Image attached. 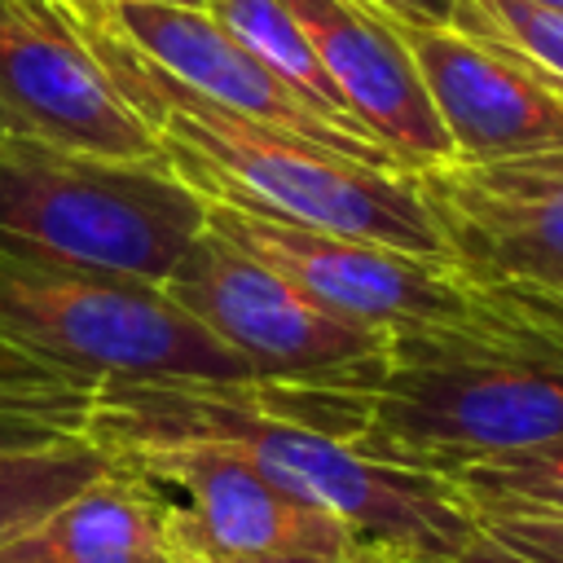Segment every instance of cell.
Segmentation results:
<instances>
[{
    "label": "cell",
    "mask_w": 563,
    "mask_h": 563,
    "mask_svg": "<svg viewBox=\"0 0 563 563\" xmlns=\"http://www.w3.org/2000/svg\"><path fill=\"white\" fill-rule=\"evenodd\" d=\"M273 413L427 475L563 435V299L537 290L501 321L391 334L356 378L251 383Z\"/></svg>",
    "instance_id": "cell-1"
},
{
    "label": "cell",
    "mask_w": 563,
    "mask_h": 563,
    "mask_svg": "<svg viewBox=\"0 0 563 563\" xmlns=\"http://www.w3.org/2000/svg\"><path fill=\"white\" fill-rule=\"evenodd\" d=\"M84 435L101 449L136 440L229 449L282 493L352 528L374 563H462L484 537L453 479L374 462L308 422L273 413L255 400L251 383L101 378Z\"/></svg>",
    "instance_id": "cell-2"
},
{
    "label": "cell",
    "mask_w": 563,
    "mask_h": 563,
    "mask_svg": "<svg viewBox=\"0 0 563 563\" xmlns=\"http://www.w3.org/2000/svg\"><path fill=\"white\" fill-rule=\"evenodd\" d=\"M207 229V198L158 158H114L40 136H0V242L167 282Z\"/></svg>",
    "instance_id": "cell-3"
},
{
    "label": "cell",
    "mask_w": 563,
    "mask_h": 563,
    "mask_svg": "<svg viewBox=\"0 0 563 563\" xmlns=\"http://www.w3.org/2000/svg\"><path fill=\"white\" fill-rule=\"evenodd\" d=\"M0 339L92 383H255V369L163 282L66 264L13 242H0Z\"/></svg>",
    "instance_id": "cell-4"
},
{
    "label": "cell",
    "mask_w": 563,
    "mask_h": 563,
    "mask_svg": "<svg viewBox=\"0 0 563 563\" xmlns=\"http://www.w3.org/2000/svg\"><path fill=\"white\" fill-rule=\"evenodd\" d=\"M207 224L290 277L321 308L383 334L488 325L537 295V286L501 282L457 260H431L365 238L321 233L229 198H207Z\"/></svg>",
    "instance_id": "cell-5"
},
{
    "label": "cell",
    "mask_w": 563,
    "mask_h": 563,
    "mask_svg": "<svg viewBox=\"0 0 563 563\" xmlns=\"http://www.w3.org/2000/svg\"><path fill=\"white\" fill-rule=\"evenodd\" d=\"M163 290L224 347H233L255 369V383L356 378L383 361L391 339L321 308L290 277L211 224L180 255Z\"/></svg>",
    "instance_id": "cell-6"
},
{
    "label": "cell",
    "mask_w": 563,
    "mask_h": 563,
    "mask_svg": "<svg viewBox=\"0 0 563 563\" xmlns=\"http://www.w3.org/2000/svg\"><path fill=\"white\" fill-rule=\"evenodd\" d=\"M110 453L163 493L176 559L216 563L273 550H312L334 563H374L352 528L282 493L229 449L198 440H136Z\"/></svg>",
    "instance_id": "cell-7"
},
{
    "label": "cell",
    "mask_w": 563,
    "mask_h": 563,
    "mask_svg": "<svg viewBox=\"0 0 563 563\" xmlns=\"http://www.w3.org/2000/svg\"><path fill=\"white\" fill-rule=\"evenodd\" d=\"M158 158V132L75 35L62 0H0V136Z\"/></svg>",
    "instance_id": "cell-8"
},
{
    "label": "cell",
    "mask_w": 563,
    "mask_h": 563,
    "mask_svg": "<svg viewBox=\"0 0 563 563\" xmlns=\"http://www.w3.org/2000/svg\"><path fill=\"white\" fill-rule=\"evenodd\" d=\"M418 189L457 264L563 299V150L427 167Z\"/></svg>",
    "instance_id": "cell-9"
},
{
    "label": "cell",
    "mask_w": 563,
    "mask_h": 563,
    "mask_svg": "<svg viewBox=\"0 0 563 563\" xmlns=\"http://www.w3.org/2000/svg\"><path fill=\"white\" fill-rule=\"evenodd\" d=\"M114 31L163 75H172L180 88L198 92L202 101L233 110L251 123H264L273 132L303 136L312 145L352 154L361 163L409 172L391 150L356 141L339 132L330 119H321L286 79H277L211 9H176V4H114Z\"/></svg>",
    "instance_id": "cell-10"
},
{
    "label": "cell",
    "mask_w": 563,
    "mask_h": 563,
    "mask_svg": "<svg viewBox=\"0 0 563 563\" xmlns=\"http://www.w3.org/2000/svg\"><path fill=\"white\" fill-rule=\"evenodd\" d=\"M391 26L427 84L457 163H501L563 150V92L537 70L462 35L457 26L400 18H391Z\"/></svg>",
    "instance_id": "cell-11"
},
{
    "label": "cell",
    "mask_w": 563,
    "mask_h": 563,
    "mask_svg": "<svg viewBox=\"0 0 563 563\" xmlns=\"http://www.w3.org/2000/svg\"><path fill=\"white\" fill-rule=\"evenodd\" d=\"M347 110L409 167L457 163L453 141L427 97V84L396 35L391 18L369 0H282Z\"/></svg>",
    "instance_id": "cell-12"
},
{
    "label": "cell",
    "mask_w": 563,
    "mask_h": 563,
    "mask_svg": "<svg viewBox=\"0 0 563 563\" xmlns=\"http://www.w3.org/2000/svg\"><path fill=\"white\" fill-rule=\"evenodd\" d=\"M0 563H176L163 493L114 462L101 479L0 541Z\"/></svg>",
    "instance_id": "cell-13"
},
{
    "label": "cell",
    "mask_w": 563,
    "mask_h": 563,
    "mask_svg": "<svg viewBox=\"0 0 563 563\" xmlns=\"http://www.w3.org/2000/svg\"><path fill=\"white\" fill-rule=\"evenodd\" d=\"M277 79H286L321 119H330L339 132L356 136V141H369V145H383L352 110L347 101L339 97V88L330 84L317 48L308 44V35L299 31V22L290 18V9L282 0H211L207 4ZM387 150V145H383Z\"/></svg>",
    "instance_id": "cell-14"
},
{
    "label": "cell",
    "mask_w": 563,
    "mask_h": 563,
    "mask_svg": "<svg viewBox=\"0 0 563 563\" xmlns=\"http://www.w3.org/2000/svg\"><path fill=\"white\" fill-rule=\"evenodd\" d=\"M114 471V453L88 435L40 449H0V541Z\"/></svg>",
    "instance_id": "cell-15"
},
{
    "label": "cell",
    "mask_w": 563,
    "mask_h": 563,
    "mask_svg": "<svg viewBox=\"0 0 563 563\" xmlns=\"http://www.w3.org/2000/svg\"><path fill=\"white\" fill-rule=\"evenodd\" d=\"M475 515H563V435L449 475Z\"/></svg>",
    "instance_id": "cell-16"
},
{
    "label": "cell",
    "mask_w": 563,
    "mask_h": 563,
    "mask_svg": "<svg viewBox=\"0 0 563 563\" xmlns=\"http://www.w3.org/2000/svg\"><path fill=\"white\" fill-rule=\"evenodd\" d=\"M462 35L523 62L563 92V13L528 0H457L453 22Z\"/></svg>",
    "instance_id": "cell-17"
},
{
    "label": "cell",
    "mask_w": 563,
    "mask_h": 563,
    "mask_svg": "<svg viewBox=\"0 0 563 563\" xmlns=\"http://www.w3.org/2000/svg\"><path fill=\"white\" fill-rule=\"evenodd\" d=\"M92 396H97V387L0 396V449H40V444L84 435Z\"/></svg>",
    "instance_id": "cell-18"
},
{
    "label": "cell",
    "mask_w": 563,
    "mask_h": 563,
    "mask_svg": "<svg viewBox=\"0 0 563 563\" xmlns=\"http://www.w3.org/2000/svg\"><path fill=\"white\" fill-rule=\"evenodd\" d=\"M479 528L523 563H563V515H475Z\"/></svg>",
    "instance_id": "cell-19"
},
{
    "label": "cell",
    "mask_w": 563,
    "mask_h": 563,
    "mask_svg": "<svg viewBox=\"0 0 563 563\" xmlns=\"http://www.w3.org/2000/svg\"><path fill=\"white\" fill-rule=\"evenodd\" d=\"M70 387H97V383L66 374V369L13 347L9 339H0V396H40V391H70Z\"/></svg>",
    "instance_id": "cell-20"
},
{
    "label": "cell",
    "mask_w": 563,
    "mask_h": 563,
    "mask_svg": "<svg viewBox=\"0 0 563 563\" xmlns=\"http://www.w3.org/2000/svg\"><path fill=\"white\" fill-rule=\"evenodd\" d=\"M383 13L400 18V22H422V26H449L457 0H369Z\"/></svg>",
    "instance_id": "cell-21"
},
{
    "label": "cell",
    "mask_w": 563,
    "mask_h": 563,
    "mask_svg": "<svg viewBox=\"0 0 563 563\" xmlns=\"http://www.w3.org/2000/svg\"><path fill=\"white\" fill-rule=\"evenodd\" d=\"M194 563H211V559H194ZM216 563H334L325 554L312 550H273V554H246V559H216Z\"/></svg>",
    "instance_id": "cell-22"
},
{
    "label": "cell",
    "mask_w": 563,
    "mask_h": 563,
    "mask_svg": "<svg viewBox=\"0 0 563 563\" xmlns=\"http://www.w3.org/2000/svg\"><path fill=\"white\" fill-rule=\"evenodd\" d=\"M462 563H523V559H515L510 550H501V545H497V541L484 532V537H479V545H475V550H471Z\"/></svg>",
    "instance_id": "cell-23"
},
{
    "label": "cell",
    "mask_w": 563,
    "mask_h": 563,
    "mask_svg": "<svg viewBox=\"0 0 563 563\" xmlns=\"http://www.w3.org/2000/svg\"><path fill=\"white\" fill-rule=\"evenodd\" d=\"M88 9H92V18H97V26H101V31H110V26H114V0H88Z\"/></svg>",
    "instance_id": "cell-24"
},
{
    "label": "cell",
    "mask_w": 563,
    "mask_h": 563,
    "mask_svg": "<svg viewBox=\"0 0 563 563\" xmlns=\"http://www.w3.org/2000/svg\"><path fill=\"white\" fill-rule=\"evenodd\" d=\"M114 4H176V9H207L211 0H114Z\"/></svg>",
    "instance_id": "cell-25"
},
{
    "label": "cell",
    "mask_w": 563,
    "mask_h": 563,
    "mask_svg": "<svg viewBox=\"0 0 563 563\" xmlns=\"http://www.w3.org/2000/svg\"><path fill=\"white\" fill-rule=\"evenodd\" d=\"M528 4H541V9H559L563 13V0H528Z\"/></svg>",
    "instance_id": "cell-26"
},
{
    "label": "cell",
    "mask_w": 563,
    "mask_h": 563,
    "mask_svg": "<svg viewBox=\"0 0 563 563\" xmlns=\"http://www.w3.org/2000/svg\"><path fill=\"white\" fill-rule=\"evenodd\" d=\"M176 563H194V559H176Z\"/></svg>",
    "instance_id": "cell-27"
}]
</instances>
